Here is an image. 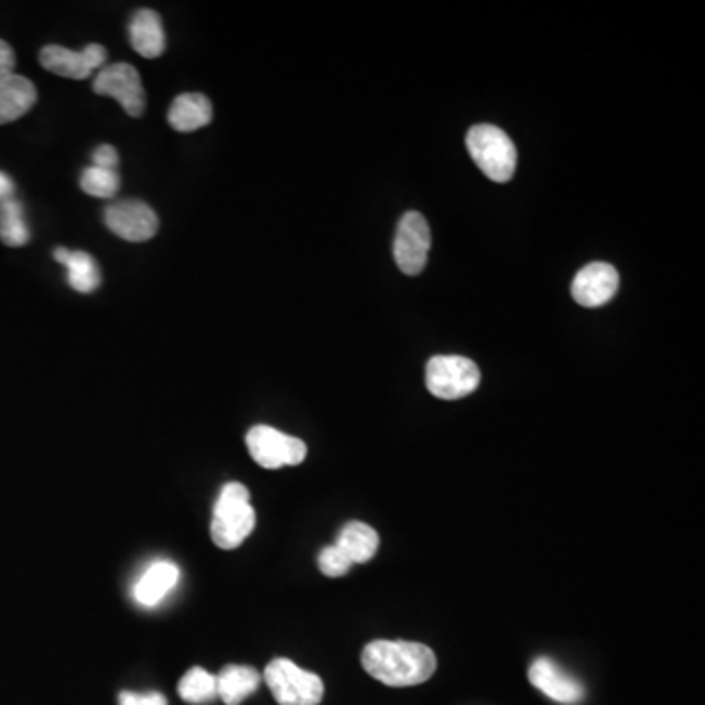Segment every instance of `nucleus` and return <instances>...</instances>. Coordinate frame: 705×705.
Wrapping results in <instances>:
<instances>
[{"label": "nucleus", "instance_id": "7", "mask_svg": "<svg viewBox=\"0 0 705 705\" xmlns=\"http://www.w3.org/2000/svg\"><path fill=\"white\" fill-rule=\"evenodd\" d=\"M432 249V229L420 212H405L398 221L394 261L408 276L422 273Z\"/></svg>", "mask_w": 705, "mask_h": 705}, {"label": "nucleus", "instance_id": "12", "mask_svg": "<svg viewBox=\"0 0 705 705\" xmlns=\"http://www.w3.org/2000/svg\"><path fill=\"white\" fill-rule=\"evenodd\" d=\"M619 273L609 263H590L574 276L573 299L584 308H599L616 296Z\"/></svg>", "mask_w": 705, "mask_h": 705}, {"label": "nucleus", "instance_id": "16", "mask_svg": "<svg viewBox=\"0 0 705 705\" xmlns=\"http://www.w3.org/2000/svg\"><path fill=\"white\" fill-rule=\"evenodd\" d=\"M53 257L67 269V282L73 291L90 294L100 286V269L95 257L85 251H70L67 247H57Z\"/></svg>", "mask_w": 705, "mask_h": 705}, {"label": "nucleus", "instance_id": "25", "mask_svg": "<svg viewBox=\"0 0 705 705\" xmlns=\"http://www.w3.org/2000/svg\"><path fill=\"white\" fill-rule=\"evenodd\" d=\"M118 163H120V158H118V151L112 145H100L93 153V165H97V167L118 171Z\"/></svg>", "mask_w": 705, "mask_h": 705}, {"label": "nucleus", "instance_id": "9", "mask_svg": "<svg viewBox=\"0 0 705 705\" xmlns=\"http://www.w3.org/2000/svg\"><path fill=\"white\" fill-rule=\"evenodd\" d=\"M105 224L115 236L132 243L155 238L159 229L155 210L150 204L133 200V198L110 204L105 210Z\"/></svg>", "mask_w": 705, "mask_h": 705}, {"label": "nucleus", "instance_id": "20", "mask_svg": "<svg viewBox=\"0 0 705 705\" xmlns=\"http://www.w3.org/2000/svg\"><path fill=\"white\" fill-rule=\"evenodd\" d=\"M0 241L9 247H24L30 241L24 208L17 198L0 203Z\"/></svg>", "mask_w": 705, "mask_h": 705}, {"label": "nucleus", "instance_id": "11", "mask_svg": "<svg viewBox=\"0 0 705 705\" xmlns=\"http://www.w3.org/2000/svg\"><path fill=\"white\" fill-rule=\"evenodd\" d=\"M529 682L543 692L546 697H551L556 704L576 705L581 704L586 692L578 680L566 674L556 662L538 657L529 666Z\"/></svg>", "mask_w": 705, "mask_h": 705}, {"label": "nucleus", "instance_id": "4", "mask_svg": "<svg viewBox=\"0 0 705 705\" xmlns=\"http://www.w3.org/2000/svg\"><path fill=\"white\" fill-rule=\"evenodd\" d=\"M264 682L279 705H317L324 697L322 679L289 659L269 662Z\"/></svg>", "mask_w": 705, "mask_h": 705}, {"label": "nucleus", "instance_id": "10", "mask_svg": "<svg viewBox=\"0 0 705 705\" xmlns=\"http://www.w3.org/2000/svg\"><path fill=\"white\" fill-rule=\"evenodd\" d=\"M105 45L88 44L83 52H73L63 45H45L40 52V63L45 70L65 79H88L95 70L102 69L106 63Z\"/></svg>", "mask_w": 705, "mask_h": 705}, {"label": "nucleus", "instance_id": "3", "mask_svg": "<svg viewBox=\"0 0 705 705\" xmlns=\"http://www.w3.org/2000/svg\"><path fill=\"white\" fill-rule=\"evenodd\" d=\"M467 148L478 169L494 183H508L516 173L518 151L498 126H473L467 133Z\"/></svg>", "mask_w": 705, "mask_h": 705}, {"label": "nucleus", "instance_id": "14", "mask_svg": "<svg viewBox=\"0 0 705 705\" xmlns=\"http://www.w3.org/2000/svg\"><path fill=\"white\" fill-rule=\"evenodd\" d=\"M37 100L34 83L22 75H7L0 79V126L17 122L28 115Z\"/></svg>", "mask_w": 705, "mask_h": 705}, {"label": "nucleus", "instance_id": "5", "mask_svg": "<svg viewBox=\"0 0 705 705\" xmlns=\"http://www.w3.org/2000/svg\"><path fill=\"white\" fill-rule=\"evenodd\" d=\"M480 384V369L475 361L458 355L432 357L425 369V387L441 400H458L473 394Z\"/></svg>", "mask_w": 705, "mask_h": 705}, {"label": "nucleus", "instance_id": "13", "mask_svg": "<svg viewBox=\"0 0 705 705\" xmlns=\"http://www.w3.org/2000/svg\"><path fill=\"white\" fill-rule=\"evenodd\" d=\"M130 42L135 52L145 59H155L165 53L167 40L163 30V20L155 10L140 9L130 22Z\"/></svg>", "mask_w": 705, "mask_h": 705}, {"label": "nucleus", "instance_id": "22", "mask_svg": "<svg viewBox=\"0 0 705 705\" xmlns=\"http://www.w3.org/2000/svg\"><path fill=\"white\" fill-rule=\"evenodd\" d=\"M80 188L95 198H112L120 191V175L112 169L90 167L83 171L80 175Z\"/></svg>", "mask_w": 705, "mask_h": 705}, {"label": "nucleus", "instance_id": "2", "mask_svg": "<svg viewBox=\"0 0 705 705\" xmlns=\"http://www.w3.org/2000/svg\"><path fill=\"white\" fill-rule=\"evenodd\" d=\"M256 510L249 503V490L239 482H228L214 506L212 541L224 551L238 549L256 529Z\"/></svg>", "mask_w": 705, "mask_h": 705}, {"label": "nucleus", "instance_id": "18", "mask_svg": "<svg viewBox=\"0 0 705 705\" xmlns=\"http://www.w3.org/2000/svg\"><path fill=\"white\" fill-rule=\"evenodd\" d=\"M216 684H218V697L224 704L239 705L257 692V687L261 684V674L251 666L231 664L216 676Z\"/></svg>", "mask_w": 705, "mask_h": 705}, {"label": "nucleus", "instance_id": "1", "mask_svg": "<svg viewBox=\"0 0 705 705\" xmlns=\"http://www.w3.org/2000/svg\"><path fill=\"white\" fill-rule=\"evenodd\" d=\"M362 669L384 686H417L432 679L437 669L435 652L412 641H372L362 649Z\"/></svg>", "mask_w": 705, "mask_h": 705}, {"label": "nucleus", "instance_id": "6", "mask_svg": "<svg viewBox=\"0 0 705 705\" xmlns=\"http://www.w3.org/2000/svg\"><path fill=\"white\" fill-rule=\"evenodd\" d=\"M247 449L259 467L274 468L296 467L306 455L308 447L299 437H292L269 425H256L247 432Z\"/></svg>", "mask_w": 705, "mask_h": 705}, {"label": "nucleus", "instance_id": "8", "mask_svg": "<svg viewBox=\"0 0 705 705\" xmlns=\"http://www.w3.org/2000/svg\"><path fill=\"white\" fill-rule=\"evenodd\" d=\"M93 90L100 97H112L120 102L123 112L140 118L145 110V90L138 69L130 63H115L98 70Z\"/></svg>", "mask_w": 705, "mask_h": 705}, {"label": "nucleus", "instance_id": "17", "mask_svg": "<svg viewBox=\"0 0 705 705\" xmlns=\"http://www.w3.org/2000/svg\"><path fill=\"white\" fill-rule=\"evenodd\" d=\"M176 582H178V568L173 563L161 561V563L151 564L150 568L143 573L133 588V596L141 606L151 608L175 588Z\"/></svg>", "mask_w": 705, "mask_h": 705}, {"label": "nucleus", "instance_id": "27", "mask_svg": "<svg viewBox=\"0 0 705 705\" xmlns=\"http://www.w3.org/2000/svg\"><path fill=\"white\" fill-rule=\"evenodd\" d=\"M14 191H17V186L12 183V178L0 171V203L14 198Z\"/></svg>", "mask_w": 705, "mask_h": 705}, {"label": "nucleus", "instance_id": "19", "mask_svg": "<svg viewBox=\"0 0 705 705\" xmlns=\"http://www.w3.org/2000/svg\"><path fill=\"white\" fill-rule=\"evenodd\" d=\"M379 543V533L362 521H349L335 541V545L351 558L352 564L369 563L377 555Z\"/></svg>", "mask_w": 705, "mask_h": 705}, {"label": "nucleus", "instance_id": "21", "mask_svg": "<svg viewBox=\"0 0 705 705\" xmlns=\"http://www.w3.org/2000/svg\"><path fill=\"white\" fill-rule=\"evenodd\" d=\"M178 696L183 697L188 704L212 702L214 697H218L216 676L204 669L194 666L178 682Z\"/></svg>", "mask_w": 705, "mask_h": 705}, {"label": "nucleus", "instance_id": "24", "mask_svg": "<svg viewBox=\"0 0 705 705\" xmlns=\"http://www.w3.org/2000/svg\"><path fill=\"white\" fill-rule=\"evenodd\" d=\"M118 705H167V697L159 692H148V694L122 692L118 696Z\"/></svg>", "mask_w": 705, "mask_h": 705}, {"label": "nucleus", "instance_id": "23", "mask_svg": "<svg viewBox=\"0 0 705 705\" xmlns=\"http://www.w3.org/2000/svg\"><path fill=\"white\" fill-rule=\"evenodd\" d=\"M317 566H319V571L329 576V578H339V576H344V574L349 573L351 571V558L345 555L344 551L339 549V546L329 545L319 553L317 556Z\"/></svg>", "mask_w": 705, "mask_h": 705}, {"label": "nucleus", "instance_id": "26", "mask_svg": "<svg viewBox=\"0 0 705 705\" xmlns=\"http://www.w3.org/2000/svg\"><path fill=\"white\" fill-rule=\"evenodd\" d=\"M14 67H17L14 50L4 40H0V79L7 77V75H12Z\"/></svg>", "mask_w": 705, "mask_h": 705}, {"label": "nucleus", "instance_id": "15", "mask_svg": "<svg viewBox=\"0 0 705 705\" xmlns=\"http://www.w3.org/2000/svg\"><path fill=\"white\" fill-rule=\"evenodd\" d=\"M167 118L176 132H196L212 122L210 98L200 93H183L173 100Z\"/></svg>", "mask_w": 705, "mask_h": 705}]
</instances>
